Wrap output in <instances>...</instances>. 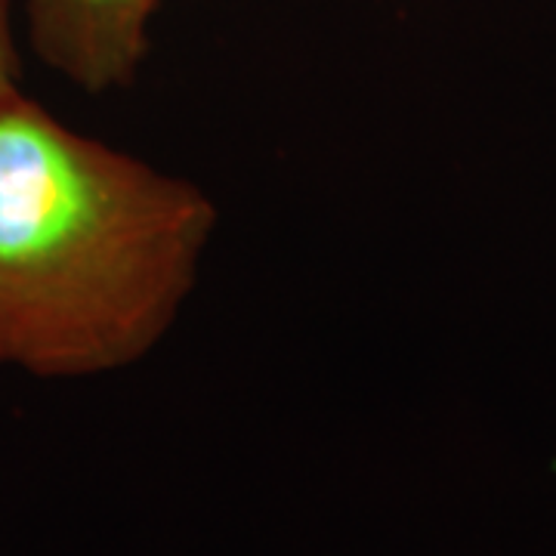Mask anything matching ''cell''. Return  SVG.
Returning a JSON list of instances; mask_svg holds the SVG:
<instances>
[{
  "label": "cell",
  "mask_w": 556,
  "mask_h": 556,
  "mask_svg": "<svg viewBox=\"0 0 556 556\" xmlns=\"http://www.w3.org/2000/svg\"><path fill=\"white\" fill-rule=\"evenodd\" d=\"M219 211L199 182L0 90V368L115 375L182 316Z\"/></svg>",
  "instance_id": "obj_1"
},
{
  "label": "cell",
  "mask_w": 556,
  "mask_h": 556,
  "mask_svg": "<svg viewBox=\"0 0 556 556\" xmlns=\"http://www.w3.org/2000/svg\"><path fill=\"white\" fill-rule=\"evenodd\" d=\"M161 0H25L28 43L84 93L130 90L152 47Z\"/></svg>",
  "instance_id": "obj_2"
},
{
  "label": "cell",
  "mask_w": 556,
  "mask_h": 556,
  "mask_svg": "<svg viewBox=\"0 0 556 556\" xmlns=\"http://www.w3.org/2000/svg\"><path fill=\"white\" fill-rule=\"evenodd\" d=\"M22 87V53L13 20H10V0H0V90Z\"/></svg>",
  "instance_id": "obj_3"
}]
</instances>
